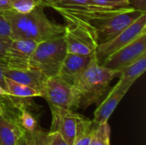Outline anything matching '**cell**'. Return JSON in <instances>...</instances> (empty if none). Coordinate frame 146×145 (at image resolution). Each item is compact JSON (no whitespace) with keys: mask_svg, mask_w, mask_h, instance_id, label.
<instances>
[{"mask_svg":"<svg viewBox=\"0 0 146 145\" xmlns=\"http://www.w3.org/2000/svg\"><path fill=\"white\" fill-rule=\"evenodd\" d=\"M49 106L52 116L50 132H58L70 145L74 144L78 135L93 126L92 121L74 112L72 109L51 104Z\"/></svg>","mask_w":146,"mask_h":145,"instance_id":"277c9868","label":"cell"},{"mask_svg":"<svg viewBox=\"0 0 146 145\" xmlns=\"http://www.w3.org/2000/svg\"><path fill=\"white\" fill-rule=\"evenodd\" d=\"M0 96H2V97H10V95L8 93V91L1 85H0Z\"/></svg>","mask_w":146,"mask_h":145,"instance_id":"f546056e","label":"cell"},{"mask_svg":"<svg viewBox=\"0 0 146 145\" xmlns=\"http://www.w3.org/2000/svg\"><path fill=\"white\" fill-rule=\"evenodd\" d=\"M0 38H10V27L4 16L0 13Z\"/></svg>","mask_w":146,"mask_h":145,"instance_id":"603a6c76","label":"cell"},{"mask_svg":"<svg viewBox=\"0 0 146 145\" xmlns=\"http://www.w3.org/2000/svg\"><path fill=\"white\" fill-rule=\"evenodd\" d=\"M145 69L146 53L120 71L119 81L116 84L121 87L131 88L133 83L145 73Z\"/></svg>","mask_w":146,"mask_h":145,"instance_id":"9a60e30c","label":"cell"},{"mask_svg":"<svg viewBox=\"0 0 146 145\" xmlns=\"http://www.w3.org/2000/svg\"><path fill=\"white\" fill-rule=\"evenodd\" d=\"M10 41H11V39L0 38V61L5 62L6 54H7V50L9 46Z\"/></svg>","mask_w":146,"mask_h":145,"instance_id":"d4e9b609","label":"cell"},{"mask_svg":"<svg viewBox=\"0 0 146 145\" xmlns=\"http://www.w3.org/2000/svg\"><path fill=\"white\" fill-rule=\"evenodd\" d=\"M40 5L42 0H12V10L19 14H27Z\"/></svg>","mask_w":146,"mask_h":145,"instance_id":"d6986e66","label":"cell"},{"mask_svg":"<svg viewBox=\"0 0 146 145\" xmlns=\"http://www.w3.org/2000/svg\"><path fill=\"white\" fill-rule=\"evenodd\" d=\"M145 53L146 32H144L136 39L110 55L103 62L102 66L120 72Z\"/></svg>","mask_w":146,"mask_h":145,"instance_id":"30bf717a","label":"cell"},{"mask_svg":"<svg viewBox=\"0 0 146 145\" xmlns=\"http://www.w3.org/2000/svg\"><path fill=\"white\" fill-rule=\"evenodd\" d=\"M20 123L23 130L28 132H34L37 129V121L34 117L27 110H22L20 115Z\"/></svg>","mask_w":146,"mask_h":145,"instance_id":"ffe728a7","label":"cell"},{"mask_svg":"<svg viewBox=\"0 0 146 145\" xmlns=\"http://www.w3.org/2000/svg\"><path fill=\"white\" fill-rule=\"evenodd\" d=\"M4 76L18 83L31 86L40 91L46 77L38 70L28 68L25 70L5 68Z\"/></svg>","mask_w":146,"mask_h":145,"instance_id":"4fadbf2b","label":"cell"},{"mask_svg":"<svg viewBox=\"0 0 146 145\" xmlns=\"http://www.w3.org/2000/svg\"><path fill=\"white\" fill-rule=\"evenodd\" d=\"M91 145H110V127L108 122L95 125Z\"/></svg>","mask_w":146,"mask_h":145,"instance_id":"ac0fdd59","label":"cell"},{"mask_svg":"<svg viewBox=\"0 0 146 145\" xmlns=\"http://www.w3.org/2000/svg\"><path fill=\"white\" fill-rule=\"evenodd\" d=\"M130 88L119 86L117 84L109 91L104 98L98 104V108L94 112V119L92 121L94 125H99L108 122L109 119L114 113L119 103L124 97Z\"/></svg>","mask_w":146,"mask_h":145,"instance_id":"7c38bea8","label":"cell"},{"mask_svg":"<svg viewBox=\"0 0 146 145\" xmlns=\"http://www.w3.org/2000/svg\"><path fill=\"white\" fill-rule=\"evenodd\" d=\"M16 145H34L31 141H29V139L25 136V134H23L18 140Z\"/></svg>","mask_w":146,"mask_h":145,"instance_id":"f1b7e54d","label":"cell"},{"mask_svg":"<svg viewBox=\"0 0 146 145\" xmlns=\"http://www.w3.org/2000/svg\"><path fill=\"white\" fill-rule=\"evenodd\" d=\"M38 42L31 39H11L6 54V65L9 69L25 70L29 68L30 57Z\"/></svg>","mask_w":146,"mask_h":145,"instance_id":"8fae6325","label":"cell"},{"mask_svg":"<svg viewBox=\"0 0 146 145\" xmlns=\"http://www.w3.org/2000/svg\"><path fill=\"white\" fill-rule=\"evenodd\" d=\"M3 115V107L0 103V115Z\"/></svg>","mask_w":146,"mask_h":145,"instance_id":"4dcf8cb0","label":"cell"},{"mask_svg":"<svg viewBox=\"0 0 146 145\" xmlns=\"http://www.w3.org/2000/svg\"><path fill=\"white\" fill-rule=\"evenodd\" d=\"M92 56H83L73 53H67L62 62L59 75L72 82L73 79L85 69L89 64Z\"/></svg>","mask_w":146,"mask_h":145,"instance_id":"5bb4252c","label":"cell"},{"mask_svg":"<svg viewBox=\"0 0 146 145\" xmlns=\"http://www.w3.org/2000/svg\"><path fill=\"white\" fill-rule=\"evenodd\" d=\"M92 3L104 8L111 9H128L130 7L129 0H91Z\"/></svg>","mask_w":146,"mask_h":145,"instance_id":"44dd1931","label":"cell"},{"mask_svg":"<svg viewBox=\"0 0 146 145\" xmlns=\"http://www.w3.org/2000/svg\"><path fill=\"white\" fill-rule=\"evenodd\" d=\"M12 10V0H0V13Z\"/></svg>","mask_w":146,"mask_h":145,"instance_id":"4316f807","label":"cell"},{"mask_svg":"<svg viewBox=\"0 0 146 145\" xmlns=\"http://www.w3.org/2000/svg\"><path fill=\"white\" fill-rule=\"evenodd\" d=\"M144 32H146V13L110 40L98 44L95 51L98 63L102 65L110 55L126 46Z\"/></svg>","mask_w":146,"mask_h":145,"instance_id":"ba28073f","label":"cell"},{"mask_svg":"<svg viewBox=\"0 0 146 145\" xmlns=\"http://www.w3.org/2000/svg\"><path fill=\"white\" fill-rule=\"evenodd\" d=\"M23 134L20 125L3 115H0V145H16Z\"/></svg>","mask_w":146,"mask_h":145,"instance_id":"2e32d148","label":"cell"},{"mask_svg":"<svg viewBox=\"0 0 146 145\" xmlns=\"http://www.w3.org/2000/svg\"><path fill=\"white\" fill-rule=\"evenodd\" d=\"M119 75L120 72L98 64L94 55L87 67L72 80L80 97V108L87 109L92 104H99L109 92L112 80Z\"/></svg>","mask_w":146,"mask_h":145,"instance_id":"7a4b0ae2","label":"cell"},{"mask_svg":"<svg viewBox=\"0 0 146 145\" xmlns=\"http://www.w3.org/2000/svg\"><path fill=\"white\" fill-rule=\"evenodd\" d=\"M5 68H8L6 62L3 61H0V85L3 86V88H4V78H5L3 72Z\"/></svg>","mask_w":146,"mask_h":145,"instance_id":"83f0119b","label":"cell"},{"mask_svg":"<svg viewBox=\"0 0 146 145\" xmlns=\"http://www.w3.org/2000/svg\"><path fill=\"white\" fill-rule=\"evenodd\" d=\"M143 14L144 12L130 8L112 16L100 20L92 26L91 33L98 44H103L120 33Z\"/></svg>","mask_w":146,"mask_h":145,"instance_id":"52a82bcc","label":"cell"},{"mask_svg":"<svg viewBox=\"0 0 146 145\" xmlns=\"http://www.w3.org/2000/svg\"><path fill=\"white\" fill-rule=\"evenodd\" d=\"M46 145H70L58 132H50Z\"/></svg>","mask_w":146,"mask_h":145,"instance_id":"cb8c5ba5","label":"cell"},{"mask_svg":"<svg viewBox=\"0 0 146 145\" xmlns=\"http://www.w3.org/2000/svg\"><path fill=\"white\" fill-rule=\"evenodd\" d=\"M44 6H38L27 14L13 10L2 13L10 27V38H24L38 43L62 37L65 26L50 20L44 12Z\"/></svg>","mask_w":146,"mask_h":145,"instance_id":"6da1fadb","label":"cell"},{"mask_svg":"<svg viewBox=\"0 0 146 145\" xmlns=\"http://www.w3.org/2000/svg\"><path fill=\"white\" fill-rule=\"evenodd\" d=\"M128 9L104 8L94 3L71 7L54 8V9L56 10L66 20L68 24L81 26L87 29L90 32L92 26L100 20L112 16Z\"/></svg>","mask_w":146,"mask_h":145,"instance_id":"8992f818","label":"cell"},{"mask_svg":"<svg viewBox=\"0 0 146 145\" xmlns=\"http://www.w3.org/2000/svg\"><path fill=\"white\" fill-rule=\"evenodd\" d=\"M41 97L49 104L60 108L80 109V97L72 82L57 74L47 77L40 90Z\"/></svg>","mask_w":146,"mask_h":145,"instance_id":"5b68a950","label":"cell"},{"mask_svg":"<svg viewBox=\"0 0 146 145\" xmlns=\"http://www.w3.org/2000/svg\"><path fill=\"white\" fill-rule=\"evenodd\" d=\"M94 127H95V125L93 124V126L90 129L78 135L73 145H91L92 138L93 132H94Z\"/></svg>","mask_w":146,"mask_h":145,"instance_id":"7402d4cb","label":"cell"},{"mask_svg":"<svg viewBox=\"0 0 146 145\" xmlns=\"http://www.w3.org/2000/svg\"><path fill=\"white\" fill-rule=\"evenodd\" d=\"M66 54L63 36L39 42L30 57L29 68L40 71L46 78L57 75Z\"/></svg>","mask_w":146,"mask_h":145,"instance_id":"3957f363","label":"cell"},{"mask_svg":"<svg viewBox=\"0 0 146 145\" xmlns=\"http://www.w3.org/2000/svg\"><path fill=\"white\" fill-rule=\"evenodd\" d=\"M129 3L133 9L146 13V0H129Z\"/></svg>","mask_w":146,"mask_h":145,"instance_id":"484cf974","label":"cell"},{"mask_svg":"<svg viewBox=\"0 0 146 145\" xmlns=\"http://www.w3.org/2000/svg\"><path fill=\"white\" fill-rule=\"evenodd\" d=\"M4 89L8 91L10 97L21 98L41 97V93L38 90L14 81L7 77L4 78Z\"/></svg>","mask_w":146,"mask_h":145,"instance_id":"e0dca14e","label":"cell"},{"mask_svg":"<svg viewBox=\"0 0 146 145\" xmlns=\"http://www.w3.org/2000/svg\"><path fill=\"white\" fill-rule=\"evenodd\" d=\"M63 38L67 53L83 56L95 55L98 44L91 32L85 27L79 25L67 24L65 25Z\"/></svg>","mask_w":146,"mask_h":145,"instance_id":"9c48e42d","label":"cell"}]
</instances>
